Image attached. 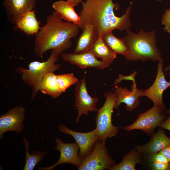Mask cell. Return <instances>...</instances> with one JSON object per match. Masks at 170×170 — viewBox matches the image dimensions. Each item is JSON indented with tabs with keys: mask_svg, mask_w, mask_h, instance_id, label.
<instances>
[{
	"mask_svg": "<svg viewBox=\"0 0 170 170\" xmlns=\"http://www.w3.org/2000/svg\"><path fill=\"white\" fill-rule=\"evenodd\" d=\"M82 8L79 13L82 30L88 25L92 26L98 37L115 29L126 30L131 26L130 17L132 2L125 13L120 17L116 15L114 9H119V4L113 0H86L81 2Z\"/></svg>",
	"mask_w": 170,
	"mask_h": 170,
	"instance_id": "6da1fadb",
	"label": "cell"
},
{
	"mask_svg": "<svg viewBox=\"0 0 170 170\" xmlns=\"http://www.w3.org/2000/svg\"><path fill=\"white\" fill-rule=\"evenodd\" d=\"M79 28L73 23L63 21L59 14L54 11L47 17L45 24L36 34L34 53L41 58L50 50L61 54L71 47L70 40L77 35Z\"/></svg>",
	"mask_w": 170,
	"mask_h": 170,
	"instance_id": "7a4b0ae2",
	"label": "cell"
},
{
	"mask_svg": "<svg viewBox=\"0 0 170 170\" xmlns=\"http://www.w3.org/2000/svg\"><path fill=\"white\" fill-rule=\"evenodd\" d=\"M127 35L123 38L128 48V51L124 57L128 60L134 62L148 60L164 62L161 54L156 44V31L153 30L146 32L141 29L137 33L126 30Z\"/></svg>",
	"mask_w": 170,
	"mask_h": 170,
	"instance_id": "3957f363",
	"label": "cell"
},
{
	"mask_svg": "<svg viewBox=\"0 0 170 170\" xmlns=\"http://www.w3.org/2000/svg\"><path fill=\"white\" fill-rule=\"evenodd\" d=\"M60 54L56 51L52 50L49 57L45 61L31 62L28 64V69L21 66L15 67V71L21 75L23 82L31 88L32 100L34 99L36 94L39 91L40 84L45 75L61 68V65L56 63Z\"/></svg>",
	"mask_w": 170,
	"mask_h": 170,
	"instance_id": "277c9868",
	"label": "cell"
},
{
	"mask_svg": "<svg viewBox=\"0 0 170 170\" xmlns=\"http://www.w3.org/2000/svg\"><path fill=\"white\" fill-rule=\"evenodd\" d=\"M105 100L103 106L98 110L96 116V128L98 139L106 140L115 137L119 128L115 126L112 122L113 110L116 101V95L114 92L104 94Z\"/></svg>",
	"mask_w": 170,
	"mask_h": 170,
	"instance_id": "5b68a950",
	"label": "cell"
},
{
	"mask_svg": "<svg viewBox=\"0 0 170 170\" xmlns=\"http://www.w3.org/2000/svg\"><path fill=\"white\" fill-rule=\"evenodd\" d=\"M105 140H97L90 153L82 160L78 170H109L116 164L109 154L105 146Z\"/></svg>",
	"mask_w": 170,
	"mask_h": 170,
	"instance_id": "8992f818",
	"label": "cell"
},
{
	"mask_svg": "<svg viewBox=\"0 0 170 170\" xmlns=\"http://www.w3.org/2000/svg\"><path fill=\"white\" fill-rule=\"evenodd\" d=\"M167 114L166 110L154 105L151 108L139 114L132 124L122 128L128 131L135 129L140 130L147 136H152L155 133V128L159 127L166 119Z\"/></svg>",
	"mask_w": 170,
	"mask_h": 170,
	"instance_id": "52a82bcc",
	"label": "cell"
},
{
	"mask_svg": "<svg viewBox=\"0 0 170 170\" xmlns=\"http://www.w3.org/2000/svg\"><path fill=\"white\" fill-rule=\"evenodd\" d=\"M86 79L83 78L76 83L75 87V105L78 110L76 121L78 122L83 114L87 115L89 111H97L96 103L99 101L98 98L92 97L88 94L86 87Z\"/></svg>",
	"mask_w": 170,
	"mask_h": 170,
	"instance_id": "ba28073f",
	"label": "cell"
},
{
	"mask_svg": "<svg viewBox=\"0 0 170 170\" xmlns=\"http://www.w3.org/2000/svg\"><path fill=\"white\" fill-rule=\"evenodd\" d=\"M56 146L54 150L60 152V157L58 162L53 165L44 167H39V170H51L57 166L62 164L69 163L73 164L78 168L82 161L78 154L79 147L75 142L66 143L63 142L58 138L56 139Z\"/></svg>",
	"mask_w": 170,
	"mask_h": 170,
	"instance_id": "9c48e42d",
	"label": "cell"
},
{
	"mask_svg": "<svg viewBox=\"0 0 170 170\" xmlns=\"http://www.w3.org/2000/svg\"><path fill=\"white\" fill-rule=\"evenodd\" d=\"M163 65V62H158L155 81L150 88L144 90L143 96L147 97L153 101L154 105L166 111L167 109L163 101L162 95L164 91L170 87V81H167L165 78Z\"/></svg>",
	"mask_w": 170,
	"mask_h": 170,
	"instance_id": "30bf717a",
	"label": "cell"
},
{
	"mask_svg": "<svg viewBox=\"0 0 170 170\" xmlns=\"http://www.w3.org/2000/svg\"><path fill=\"white\" fill-rule=\"evenodd\" d=\"M25 112L24 107L18 106L10 109L0 116V139L6 132L13 131L19 133L23 130Z\"/></svg>",
	"mask_w": 170,
	"mask_h": 170,
	"instance_id": "8fae6325",
	"label": "cell"
},
{
	"mask_svg": "<svg viewBox=\"0 0 170 170\" xmlns=\"http://www.w3.org/2000/svg\"><path fill=\"white\" fill-rule=\"evenodd\" d=\"M59 128L60 132L70 135L74 138L79 147L78 154L82 160L90 153L98 139L96 129L88 132H79L71 130L61 123L59 124Z\"/></svg>",
	"mask_w": 170,
	"mask_h": 170,
	"instance_id": "7c38bea8",
	"label": "cell"
},
{
	"mask_svg": "<svg viewBox=\"0 0 170 170\" xmlns=\"http://www.w3.org/2000/svg\"><path fill=\"white\" fill-rule=\"evenodd\" d=\"M133 82L131 90L126 87H116L115 93L116 98L115 108L117 109L122 103L126 104L125 109L128 111L133 110L138 106L140 103L139 98L143 96L144 90L137 88L135 81Z\"/></svg>",
	"mask_w": 170,
	"mask_h": 170,
	"instance_id": "4fadbf2b",
	"label": "cell"
},
{
	"mask_svg": "<svg viewBox=\"0 0 170 170\" xmlns=\"http://www.w3.org/2000/svg\"><path fill=\"white\" fill-rule=\"evenodd\" d=\"M36 0H3V6L9 22L15 24L28 12L32 10Z\"/></svg>",
	"mask_w": 170,
	"mask_h": 170,
	"instance_id": "5bb4252c",
	"label": "cell"
},
{
	"mask_svg": "<svg viewBox=\"0 0 170 170\" xmlns=\"http://www.w3.org/2000/svg\"><path fill=\"white\" fill-rule=\"evenodd\" d=\"M61 57L64 60L82 69L93 67L103 70L110 66L102 60H98L97 58L89 51L80 54L74 53L64 54Z\"/></svg>",
	"mask_w": 170,
	"mask_h": 170,
	"instance_id": "9a60e30c",
	"label": "cell"
},
{
	"mask_svg": "<svg viewBox=\"0 0 170 170\" xmlns=\"http://www.w3.org/2000/svg\"><path fill=\"white\" fill-rule=\"evenodd\" d=\"M169 144L170 138L165 134L163 129L160 128L152 135L149 142L144 145H137L135 148L140 154L148 155L159 152Z\"/></svg>",
	"mask_w": 170,
	"mask_h": 170,
	"instance_id": "2e32d148",
	"label": "cell"
},
{
	"mask_svg": "<svg viewBox=\"0 0 170 170\" xmlns=\"http://www.w3.org/2000/svg\"><path fill=\"white\" fill-rule=\"evenodd\" d=\"M77 41L74 53L80 54L89 52L98 36L93 26L90 25L86 26Z\"/></svg>",
	"mask_w": 170,
	"mask_h": 170,
	"instance_id": "e0dca14e",
	"label": "cell"
},
{
	"mask_svg": "<svg viewBox=\"0 0 170 170\" xmlns=\"http://www.w3.org/2000/svg\"><path fill=\"white\" fill-rule=\"evenodd\" d=\"M74 7L71 2L63 0L56 1L52 5V8L62 19L78 26L80 23V19L75 10Z\"/></svg>",
	"mask_w": 170,
	"mask_h": 170,
	"instance_id": "ac0fdd59",
	"label": "cell"
},
{
	"mask_svg": "<svg viewBox=\"0 0 170 170\" xmlns=\"http://www.w3.org/2000/svg\"><path fill=\"white\" fill-rule=\"evenodd\" d=\"M89 52L97 58H101L102 61L110 65L116 58L117 55L105 43L102 36L98 37Z\"/></svg>",
	"mask_w": 170,
	"mask_h": 170,
	"instance_id": "d6986e66",
	"label": "cell"
},
{
	"mask_svg": "<svg viewBox=\"0 0 170 170\" xmlns=\"http://www.w3.org/2000/svg\"><path fill=\"white\" fill-rule=\"evenodd\" d=\"M15 24L16 29H19L28 35H36L41 27L40 22L36 17L34 10L27 12Z\"/></svg>",
	"mask_w": 170,
	"mask_h": 170,
	"instance_id": "ffe728a7",
	"label": "cell"
},
{
	"mask_svg": "<svg viewBox=\"0 0 170 170\" xmlns=\"http://www.w3.org/2000/svg\"><path fill=\"white\" fill-rule=\"evenodd\" d=\"M56 75L53 72L48 73L44 76L39 86V91L53 98H57L62 93L57 85Z\"/></svg>",
	"mask_w": 170,
	"mask_h": 170,
	"instance_id": "44dd1931",
	"label": "cell"
},
{
	"mask_svg": "<svg viewBox=\"0 0 170 170\" xmlns=\"http://www.w3.org/2000/svg\"><path fill=\"white\" fill-rule=\"evenodd\" d=\"M140 154L134 148L124 156L120 163L111 167L109 170H135L136 165L141 162Z\"/></svg>",
	"mask_w": 170,
	"mask_h": 170,
	"instance_id": "7402d4cb",
	"label": "cell"
},
{
	"mask_svg": "<svg viewBox=\"0 0 170 170\" xmlns=\"http://www.w3.org/2000/svg\"><path fill=\"white\" fill-rule=\"evenodd\" d=\"M102 38L106 44L117 54L124 56L127 54L128 48L124 40L115 37L112 31L104 34Z\"/></svg>",
	"mask_w": 170,
	"mask_h": 170,
	"instance_id": "603a6c76",
	"label": "cell"
},
{
	"mask_svg": "<svg viewBox=\"0 0 170 170\" xmlns=\"http://www.w3.org/2000/svg\"><path fill=\"white\" fill-rule=\"evenodd\" d=\"M23 142L26 147V157L24 170H32L36 165L42 161L45 157L47 152L39 151H33L32 154L29 153V142L26 138H24Z\"/></svg>",
	"mask_w": 170,
	"mask_h": 170,
	"instance_id": "cb8c5ba5",
	"label": "cell"
},
{
	"mask_svg": "<svg viewBox=\"0 0 170 170\" xmlns=\"http://www.w3.org/2000/svg\"><path fill=\"white\" fill-rule=\"evenodd\" d=\"M56 81L58 87L63 93L71 86L76 84L79 80L71 73L57 75Z\"/></svg>",
	"mask_w": 170,
	"mask_h": 170,
	"instance_id": "d4e9b609",
	"label": "cell"
},
{
	"mask_svg": "<svg viewBox=\"0 0 170 170\" xmlns=\"http://www.w3.org/2000/svg\"><path fill=\"white\" fill-rule=\"evenodd\" d=\"M147 155V160L149 163L153 162H158L165 164L170 163L167 159L159 152Z\"/></svg>",
	"mask_w": 170,
	"mask_h": 170,
	"instance_id": "484cf974",
	"label": "cell"
},
{
	"mask_svg": "<svg viewBox=\"0 0 170 170\" xmlns=\"http://www.w3.org/2000/svg\"><path fill=\"white\" fill-rule=\"evenodd\" d=\"M161 23L164 26V31L166 33H170V8L165 9L162 17Z\"/></svg>",
	"mask_w": 170,
	"mask_h": 170,
	"instance_id": "4316f807",
	"label": "cell"
},
{
	"mask_svg": "<svg viewBox=\"0 0 170 170\" xmlns=\"http://www.w3.org/2000/svg\"><path fill=\"white\" fill-rule=\"evenodd\" d=\"M149 167L153 170H170V163L165 164L158 162L149 163Z\"/></svg>",
	"mask_w": 170,
	"mask_h": 170,
	"instance_id": "83f0119b",
	"label": "cell"
},
{
	"mask_svg": "<svg viewBox=\"0 0 170 170\" xmlns=\"http://www.w3.org/2000/svg\"><path fill=\"white\" fill-rule=\"evenodd\" d=\"M137 73V72L135 71L130 76H124L121 74H120L118 76V78L115 80L114 84L116 85L124 80H131L133 82L134 81H135V76Z\"/></svg>",
	"mask_w": 170,
	"mask_h": 170,
	"instance_id": "f1b7e54d",
	"label": "cell"
},
{
	"mask_svg": "<svg viewBox=\"0 0 170 170\" xmlns=\"http://www.w3.org/2000/svg\"><path fill=\"white\" fill-rule=\"evenodd\" d=\"M159 152L162 154L170 163V144L164 147Z\"/></svg>",
	"mask_w": 170,
	"mask_h": 170,
	"instance_id": "f546056e",
	"label": "cell"
},
{
	"mask_svg": "<svg viewBox=\"0 0 170 170\" xmlns=\"http://www.w3.org/2000/svg\"><path fill=\"white\" fill-rule=\"evenodd\" d=\"M159 127L170 131V116L162 122Z\"/></svg>",
	"mask_w": 170,
	"mask_h": 170,
	"instance_id": "4dcf8cb0",
	"label": "cell"
},
{
	"mask_svg": "<svg viewBox=\"0 0 170 170\" xmlns=\"http://www.w3.org/2000/svg\"><path fill=\"white\" fill-rule=\"evenodd\" d=\"M68 1L71 2L75 6H77L82 1V0H63Z\"/></svg>",
	"mask_w": 170,
	"mask_h": 170,
	"instance_id": "1f68e13d",
	"label": "cell"
},
{
	"mask_svg": "<svg viewBox=\"0 0 170 170\" xmlns=\"http://www.w3.org/2000/svg\"><path fill=\"white\" fill-rule=\"evenodd\" d=\"M163 71L164 72H165V71L168 72V75L169 76H170V63L167 67H166L164 69H163Z\"/></svg>",
	"mask_w": 170,
	"mask_h": 170,
	"instance_id": "d6a6232c",
	"label": "cell"
},
{
	"mask_svg": "<svg viewBox=\"0 0 170 170\" xmlns=\"http://www.w3.org/2000/svg\"><path fill=\"white\" fill-rule=\"evenodd\" d=\"M166 111L167 114H170V109L169 110H167Z\"/></svg>",
	"mask_w": 170,
	"mask_h": 170,
	"instance_id": "836d02e7",
	"label": "cell"
},
{
	"mask_svg": "<svg viewBox=\"0 0 170 170\" xmlns=\"http://www.w3.org/2000/svg\"><path fill=\"white\" fill-rule=\"evenodd\" d=\"M156 1H160V2H161V1H162V0H156Z\"/></svg>",
	"mask_w": 170,
	"mask_h": 170,
	"instance_id": "e575fe53",
	"label": "cell"
}]
</instances>
